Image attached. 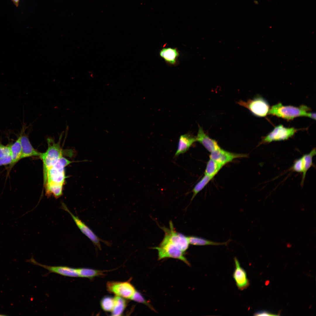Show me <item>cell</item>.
I'll use <instances>...</instances> for the list:
<instances>
[{"instance_id":"1","label":"cell","mask_w":316,"mask_h":316,"mask_svg":"<svg viewBox=\"0 0 316 316\" xmlns=\"http://www.w3.org/2000/svg\"><path fill=\"white\" fill-rule=\"evenodd\" d=\"M311 109L302 105L297 107L292 106H284L280 103L272 106L269 109L268 114L281 118L288 120L296 117L305 116L315 120V113L309 112Z\"/></svg>"},{"instance_id":"2","label":"cell","mask_w":316,"mask_h":316,"mask_svg":"<svg viewBox=\"0 0 316 316\" xmlns=\"http://www.w3.org/2000/svg\"><path fill=\"white\" fill-rule=\"evenodd\" d=\"M47 142L48 147L47 151L44 153L40 152L39 156L43 163L44 184L48 170L63 157V152L59 141L56 143L53 139L49 138L47 139Z\"/></svg>"},{"instance_id":"3","label":"cell","mask_w":316,"mask_h":316,"mask_svg":"<svg viewBox=\"0 0 316 316\" xmlns=\"http://www.w3.org/2000/svg\"><path fill=\"white\" fill-rule=\"evenodd\" d=\"M72 162L62 157L48 170L44 186L49 185L63 186L66 178L65 167Z\"/></svg>"},{"instance_id":"4","label":"cell","mask_w":316,"mask_h":316,"mask_svg":"<svg viewBox=\"0 0 316 316\" xmlns=\"http://www.w3.org/2000/svg\"><path fill=\"white\" fill-rule=\"evenodd\" d=\"M153 248L157 250L159 260L167 258H173L180 260L187 265H190L184 256V252L164 237L159 246Z\"/></svg>"},{"instance_id":"5","label":"cell","mask_w":316,"mask_h":316,"mask_svg":"<svg viewBox=\"0 0 316 316\" xmlns=\"http://www.w3.org/2000/svg\"><path fill=\"white\" fill-rule=\"evenodd\" d=\"M61 208L67 212L71 216L76 225L81 232L87 236L92 243L94 246L97 248L99 250H101L100 242H103L106 245L110 246V243L101 239L98 237L94 232L87 226L84 222L82 221L79 217L74 215L68 208L64 203H61Z\"/></svg>"},{"instance_id":"6","label":"cell","mask_w":316,"mask_h":316,"mask_svg":"<svg viewBox=\"0 0 316 316\" xmlns=\"http://www.w3.org/2000/svg\"><path fill=\"white\" fill-rule=\"evenodd\" d=\"M237 103L247 108L253 114L259 117L265 116L268 114L270 109L267 101L260 96L246 102L241 100Z\"/></svg>"},{"instance_id":"7","label":"cell","mask_w":316,"mask_h":316,"mask_svg":"<svg viewBox=\"0 0 316 316\" xmlns=\"http://www.w3.org/2000/svg\"><path fill=\"white\" fill-rule=\"evenodd\" d=\"M107 288L110 293L126 299H130L136 290L129 281H109L107 283Z\"/></svg>"},{"instance_id":"8","label":"cell","mask_w":316,"mask_h":316,"mask_svg":"<svg viewBox=\"0 0 316 316\" xmlns=\"http://www.w3.org/2000/svg\"><path fill=\"white\" fill-rule=\"evenodd\" d=\"M298 130L293 127L287 128L279 125L276 126L262 138V143H269L273 141L287 140L293 136Z\"/></svg>"},{"instance_id":"9","label":"cell","mask_w":316,"mask_h":316,"mask_svg":"<svg viewBox=\"0 0 316 316\" xmlns=\"http://www.w3.org/2000/svg\"><path fill=\"white\" fill-rule=\"evenodd\" d=\"M170 229L161 227L165 233L164 237L176 245L183 252L188 249L189 243L188 236L176 232L174 229L171 221L169 222Z\"/></svg>"},{"instance_id":"10","label":"cell","mask_w":316,"mask_h":316,"mask_svg":"<svg viewBox=\"0 0 316 316\" xmlns=\"http://www.w3.org/2000/svg\"><path fill=\"white\" fill-rule=\"evenodd\" d=\"M27 262L41 267L47 270L49 273H54L65 276L75 277H79L77 269L66 266H50L39 263L32 257Z\"/></svg>"},{"instance_id":"11","label":"cell","mask_w":316,"mask_h":316,"mask_svg":"<svg viewBox=\"0 0 316 316\" xmlns=\"http://www.w3.org/2000/svg\"><path fill=\"white\" fill-rule=\"evenodd\" d=\"M245 154H237L228 152L220 147L211 152L210 159L224 165L232 161L234 159L246 157Z\"/></svg>"},{"instance_id":"12","label":"cell","mask_w":316,"mask_h":316,"mask_svg":"<svg viewBox=\"0 0 316 316\" xmlns=\"http://www.w3.org/2000/svg\"><path fill=\"white\" fill-rule=\"evenodd\" d=\"M235 268L233 273V276L238 288L241 291L247 288L250 284L246 272L241 266L238 259L236 257L234 258Z\"/></svg>"},{"instance_id":"13","label":"cell","mask_w":316,"mask_h":316,"mask_svg":"<svg viewBox=\"0 0 316 316\" xmlns=\"http://www.w3.org/2000/svg\"><path fill=\"white\" fill-rule=\"evenodd\" d=\"M23 127L19 136L22 151L21 158L32 156H39L40 152L35 149L31 145L28 135L25 133Z\"/></svg>"},{"instance_id":"14","label":"cell","mask_w":316,"mask_h":316,"mask_svg":"<svg viewBox=\"0 0 316 316\" xmlns=\"http://www.w3.org/2000/svg\"><path fill=\"white\" fill-rule=\"evenodd\" d=\"M196 138V141L200 143L211 152L220 147L217 142L215 140L210 138L200 125H199L198 132Z\"/></svg>"},{"instance_id":"15","label":"cell","mask_w":316,"mask_h":316,"mask_svg":"<svg viewBox=\"0 0 316 316\" xmlns=\"http://www.w3.org/2000/svg\"><path fill=\"white\" fill-rule=\"evenodd\" d=\"M160 56L169 65L176 66L178 63L179 52L176 47H164L159 52Z\"/></svg>"},{"instance_id":"16","label":"cell","mask_w":316,"mask_h":316,"mask_svg":"<svg viewBox=\"0 0 316 316\" xmlns=\"http://www.w3.org/2000/svg\"><path fill=\"white\" fill-rule=\"evenodd\" d=\"M196 141V137L189 133L181 135L179 138L178 148L175 154V156H177L186 152Z\"/></svg>"},{"instance_id":"17","label":"cell","mask_w":316,"mask_h":316,"mask_svg":"<svg viewBox=\"0 0 316 316\" xmlns=\"http://www.w3.org/2000/svg\"><path fill=\"white\" fill-rule=\"evenodd\" d=\"M188 238L189 244L195 245H227L229 242L231 241V240L229 239L225 242H217L196 236H188Z\"/></svg>"},{"instance_id":"18","label":"cell","mask_w":316,"mask_h":316,"mask_svg":"<svg viewBox=\"0 0 316 316\" xmlns=\"http://www.w3.org/2000/svg\"><path fill=\"white\" fill-rule=\"evenodd\" d=\"M9 145L12 161V166H13L22 159V148L19 136L14 143Z\"/></svg>"},{"instance_id":"19","label":"cell","mask_w":316,"mask_h":316,"mask_svg":"<svg viewBox=\"0 0 316 316\" xmlns=\"http://www.w3.org/2000/svg\"><path fill=\"white\" fill-rule=\"evenodd\" d=\"M315 148L313 149L309 153L302 157L303 160V170L301 185H303L306 173L312 165V158L316 154Z\"/></svg>"},{"instance_id":"20","label":"cell","mask_w":316,"mask_h":316,"mask_svg":"<svg viewBox=\"0 0 316 316\" xmlns=\"http://www.w3.org/2000/svg\"><path fill=\"white\" fill-rule=\"evenodd\" d=\"M79 277L86 278L90 279L104 275L105 271L87 268H77Z\"/></svg>"},{"instance_id":"21","label":"cell","mask_w":316,"mask_h":316,"mask_svg":"<svg viewBox=\"0 0 316 316\" xmlns=\"http://www.w3.org/2000/svg\"><path fill=\"white\" fill-rule=\"evenodd\" d=\"M115 303L114 308L111 312L112 316H121L123 314L127 305L126 299L120 296L114 297Z\"/></svg>"},{"instance_id":"22","label":"cell","mask_w":316,"mask_h":316,"mask_svg":"<svg viewBox=\"0 0 316 316\" xmlns=\"http://www.w3.org/2000/svg\"><path fill=\"white\" fill-rule=\"evenodd\" d=\"M223 166L221 164L210 159L207 164L205 175L213 178Z\"/></svg>"},{"instance_id":"23","label":"cell","mask_w":316,"mask_h":316,"mask_svg":"<svg viewBox=\"0 0 316 316\" xmlns=\"http://www.w3.org/2000/svg\"><path fill=\"white\" fill-rule=\"evenodd\" d=\"M213 178L212 177L205 175L200 181L194 186L192 190L193 195L191 199L192 201L195 196L201 191Z\"/></svg>"},{"instance_id":"24","label":"cell","mask_w":316,"mask_h":316,"mask_svg":"<svg viewBox=\"0 0 316 316\" xmlns=\"http://www.w3.org/2000/svg\"><path fill=\"white\" fill-rule=\"evenodd\" d=\"M114 297L110 296H106L103 297L101 300L100 304L101 308L104 311L107 312H111L114 305Z\"/></svg>"},{"instance_id":"25","label":"cell","mask_w":316,"mask_h":316,"mask_svg":"<svg viewBox=\"0 0 316 316\" xmlns=\"http://www.w3.org/2000/svg\"><path fill=\"white\" fill-rule=\"evenodd\" d=\"M136 302L143 303L149 307L152 310L155 311L152 306L148 302L139 291L136 290L130 299Z\"/></svg>"},{"instance_id":"26","label":"cell","mask_w":316,"mask_h":316,"mask_svg":"<svg viewBox=\"0 0 316 316\" xmlns=\"http://www.w3.org/2000/svg\"><path fill=\"white\" fill-rule=\"evenodd\" d=\"M292 169L294 171L297 172H303V166L302 157L295 160L293 165Z\"/></svg>"},{"instance_id":"27","label":"cell","mask_w":316,"mask_h":316,"mask_svg":"<svg viewBox=\"0 0 316 316\" xmlns=\"http://www.w3.org/2000/svg\"><path fill=\"white\" fill-rule=\"evenodd\" d=\"M10 155V145L5 146L0 142V158Z\"/></svg>"},{"instance_id":"28","label":"cell","mask_w":316,"mask_h":316,"mask_svg":"<svg viewBox=\"0 0 316 316\" xmlns=\"http://www.w3.org/2000/svg\"><path fill=\"white\" fill-rule=\"evenodd\" d=\"M12 163L11 155L0 158V166L9 164L12 166Z\"/></svg>"},{"instance_id":"29","label":"cell","mask_w":316,"mask_h":316,"mask_svg":"<svg viewBox=\"0 0 316 316\" xmlns=\"http://www.w3.org/2000/svg\"><path fill=\"white\" fill-rule=\"evenodd\" d=\"M254 315H256V316H263V315H264H264H265H265L269 316V315H274V314H272L271 313H269V312H268L267 311H259V312H257L255 313V314Z\"/></svg>"},{"instance_id":"30","label":"cell","mask_w":316,"mask_h":316,"mask_svg":"<svg viewBox=\"0 0 316 316\" xmlns=\"http://www.w3.org/2000/svg\"><path fill=\"white\" fill-rule=\"evenodd\" d=\"M16 6H18V5L19 0H12Z\"/></svg>"},{"instance_id":"31","label":"cell","mask_w":316,"mask_h":316,"mask_svg":"<svg viewBox=\"0 0 316 316\" xmlns=\"http://www.w3.org/2000/svg\"><path fill=\"white\" fill-rule=\"evenodd\" d=\"M255 4H258V1H255Z\"/></svg>"},{"instance_id":"32","label":"cell","mask_w":316,"mask_h":316,"mask_svg":"<svg viewBox=\"0 0 316 316\" xmlns=\"http://www.w3.org/2000/svg\"><path fill=\"white\" fill-rule=\"evenodd\" d=\"M6 315H3V314H0V316H6Z\"/></svg>"}]
</instances>
